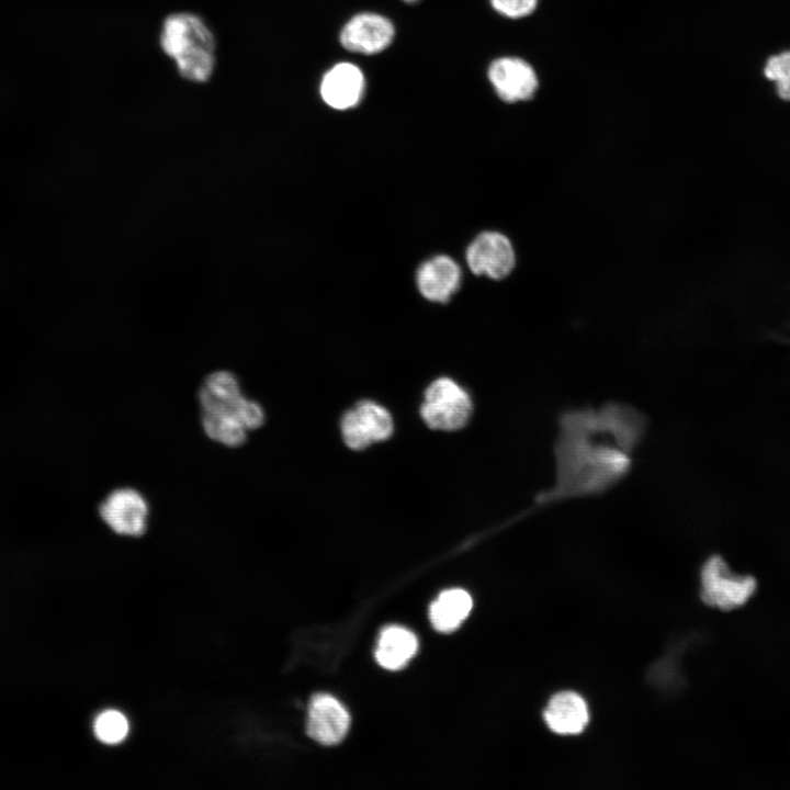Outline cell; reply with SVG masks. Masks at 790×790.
I'll list each match as a JSON object with an SVG mask.
<instances>
[{
  "instance_id": "cell-21",
  "label": "cell",
  "mask_w": 790,
  "mask_h": 790,
  "mask_svg": "<svg viewBox=\"0 0 790 790\" xmlns=\"http://www.w3.org/2000/svg\"><path fill=\"white\" fill-rule=\"evenodd\" d=\"M403 1H404L405 3H408V4H415V3H417L419 0H403Z\"/></svg>"
},
{
  "instance_id": "cell-5",
  "label": "cell",
  "mask_w": 790,
  "mask_h": 790,
  "mask_svg": "<svg viewBox=\"0 0 790 790\" xmlns=\"http://www.w3.org/2000/svg\"><path fill=\"white\" fill-rule=\"evenodd\" d=\"M98 514L114 533L137 538L147 530L149 506L137 489L120 487L104 497L99 504Z\"/></svg>"
},
{
  "instance_id": "cell-15",
  "label": "cell",
  "mask_w": 790,
  "mask_h": 790,
  "mask_svg": "<svg viewBox=\"0 0 790 790\" xmlns=\"http://www.w3.org/2000/svg\"><path fill=\"white\" fill-rule=\"evenodd\" d=\"M417 650L418 640L411 631L403 627L390 625L380 633L375 659L385 669L398 670L407 665Z\"/></svg>"
},
{
  "instance_id": "cell-9",
  "label": "cell",
  "mask_w": 790,
  "mask_h": 790,
  "mask_svg": "<svg viewBox=\"0 0 790 790\" xmlns=\"http://www.w3.org/2000/svg\"><path fill=\"white\" fill-rule=\"evenodd\" d=\"M160 46L173 60L201 49H214V36L198 15L174 13L166 18L160 32Z\"/></svg>"
},
{
  "instance_id": "cell-8",
  "label": "cell",
  "mask_w": 790,
  "mask_h": 790,
  "mask_svg": "<svg viewBox=\"0 0 790 790\" xmlns=\"http://www.w3.org/2000/svg\"><path fill=\"white\" fill-rule=\"evenodd\" d=\"M487 79L497 97L510 104L531 100L539 89L535 69L517 56L494 59L487 68Z\"/></svg>"
},
{
  "instance_id": "cell-4",
  "label": "cell",
  "mask_w": 790,
  "mask_h": 790,
  "mask_svg": "<svg viewBox=\"0 0 790 790\" xmlns=\"http://www.w3.org/2000/svg\"><path fill=\"white\" fill-rule=\"evenodd\" d=\"M472 410L469 393L453 380L440 377L425 391L420 415L429 428L453 431L466 425Z\"/></svg>"
},
{
  "instance_id": "cell-10",
  "label": "cell",
  "mask_w": 790,
  "mask_h": 790,
  "mask_svg": "<svg viewBox=\"0 0 790 790\" xmlns=\"http://www.w3.org/2000/svg\"><path fill=\"white\" fill-rule=\"evenodd\" d=\"M395 37L393 22L375 12H361L342 26L339 41L352 53L374 55L386 49Z\"/></svg>"
},
{
  "instance_id": "cell-13",
  "label": "cell",
  "mask_w": 790,
  "mask_h": 790,
  "mask_svg": "<svg viewBox=\"0 0 790 790\" xmlns=\"http://www.w3.org/2000/svg\"><path fill=\"white\" fill-rule=\"evenodd\" d=\"M461 274L459 264L451 257L435 256L417 270L418 291L430 302L447 303L459 289Z\"/></svg>"
},
{
  "instance_id": "cell-3",
  "label": "cell",
  "mask_w": 790,
  "mask_h": 790,
  "mask_svg": "<svg viewBox=\"0 0 790 790\" xmlns=\"http://www.w3.org/2000/svg\"><path fill=\"white\" fill-rule=\"evenodd\" d=\"M700 578L702 601L722 611L745 606L758 588L753 575L734 572L721 555H712L704 562Z\"/></svg>"
},
{
  "instance_id": "cell-7",
  "label": "cell",
  "mask_w": 790,
  "mask_h": 790,
  "mask_svg": "<svg viewBox=\"0 0 790 790\" xmlns=\"http://www.w3.org/2000/svg\"><path fill=\"white\" fill-rule=\"evenodd\" d=\"M465 259L474 274L493 280L508 276L517 262L512 242L505 234L497 230L478 234L469 245Z\"/></svg>"
},
{
  "instance_id": "cell-1",
  "label": "cell",
  "mask_w": 790,
  "mask_h": 790,
  "mask_svg": "<svg viewBox=\"0 0 790 790\" xmlns=\"http://www.w3.org/2000/svg\"><path fill=\"white\" fill-rule=\"evenodd\" d=\"M640 432L639 417L623 408L571 414L556 445L557 492L587 495L612 485L627 472Z\"/></svg>"
},
{
  "instance_id": "cell-17",
  "label": "cell",
  "mask_w": 790,
  "mask_h": 790,
  "mask_svg": "<svg viewBox=\"0 0 790 790\" xmlns=\"http://www.w3.org/2000/svg\"><path fill=\"white\" fill-rule=\"evenodd\" d=\"M129 731L128 721L123 713L116 710L101 712L94 720L93 732L95 737L108 745L123 742Z\"/></svg>"
},
{
  "instance_id": "cell-14",
  "label": "cell",
  "mask_w": 790,
  "mask_h": 790,
  "mask_svg": "<svg viewBox=\"0 0 790 790\" xmlns=\"http://www.w3.org/2000/svg\"><path fill=\"white\" fill-rule=\"evenodd\" d=\"M544 719L551 731L562 735L580 733L588 722L584 699L571 691L555 695L549 702Z\"/></svg>"
},
{
  "instance_id": "cell-11",
  "label": "cell",
  "mask_w": 790,
  "mask_h": 790,
  "mask_svg": "<svg viewBox=\"0 0 790 790\" xmlns=\"http://www.w3.org/2000/svg\"><path fill=\"white\" fill-rule=\"evenodd\" d=\"M350 726V715L332 696L319 693L312 698L307 715V734L321 745L340 743Z\"/></svg>"
},
{
  "instance_id": "cell-16",
  "label": "cell",
  "mask_w": 790,
  "mask_h": 790,
  "mask_svg": "<svg viewBox=\"0 0 790 790\" xmlns=\"http://www.w3.org/2000/svg\"><path fill=\"white\" fill-rule=\"evenodd\" d=\"M472 607V598L465 590L458 588L444 590L430 606L431 624L439 632H453L467 618Z\"/></svg>"
},
{
  "instance_id": "cell-18",
  "label": "cell",
  "mask_w": 790,
  "mask_h": 790,
  "mask_svg": "<svg viewBox=\"0 0 790 790\" xmlns=\"http://www.w3.org/2000/svg\"><path fill=\"white\" fill-rule=\"evenodd\" d=\"M179 74L194 82L207 81L214 70V49H201L174 60Z\"/></svg>"
},
{
  "instance_id": "cell-20",
  "label": "cell",
  "mask_w": 790,
  "mask_h": 790,
  "mask_svg": "<svg viewBox=\"0 0 790 790\" xmlns=\"http://www.w3.org/2000/svg\"><path fill=\"white\" fill-rule=\"evenodd\" d=\"M539 0H489L492 8L500 15L508 19H522L531 15Z\"/></svg>"
},
{
  "instance_id": "cell-6",
  "label": "cell",
  "mask_w": 790,
  "mask_h": 790,
  "mask_svg": "<svg viewBox=\"0 0 790 790\" xmlns=\"http://www.w3.org/2000/svg\"><path fill=\"white\" fill-rule=\"evenodd\" d=\"M340 428L346 445L360 451L388 439L394 431V424L385 407L372 400H361L345 413Z\"/></svg>"
},
{
  "instance_id": "cell-12",
  "label": "cell",
  "mask_w": 790,
  "mask_h": 790,
  "mask_svg": "<svg viewBox=\"0 0 790 790\" xmlns=\"http://www.w3.org/2000/svg\"><path fill=\"white\" fill-rule=\"evenodd\" d=\"M365 79L354 64L341 61L329 68L319 83L321 100L331 109L346 111L357 106L364 93Z\"/></svg>"
},
{
  "instance_id": "cell-19",
  "label": "cell",
  "mask_w": 790,
  "mask_h": 790,
  "mask_svg": "<svg viewBox=\"0 0 790 790\" xmlns=\"http://www.w3.org/2000/svg\"><path fill=\"white\" fill-rule=\"evenodd\" d=\"M764 70L767 79L776 82L778 95L790 101V50L771 56Z\"/></svg>"
},
{
  "instance_id": "cell-2",
  "label": "cell",
  "mask_w": 790,
  "mask_h": 790,
  "mask_svg": "<svg viewBox=\"0 0 790 790\" xmlns=\"http://www.w3.org/2000/svg\"><path fill=\"white\" fill-rule=\"evenodd\" d=\"M198 400L205 436L227 448L245 444L248 431L261 428L266 420L262 406L241 393L237 376L227 370L203 379Z\"/></svg>"
}]
</instances>
